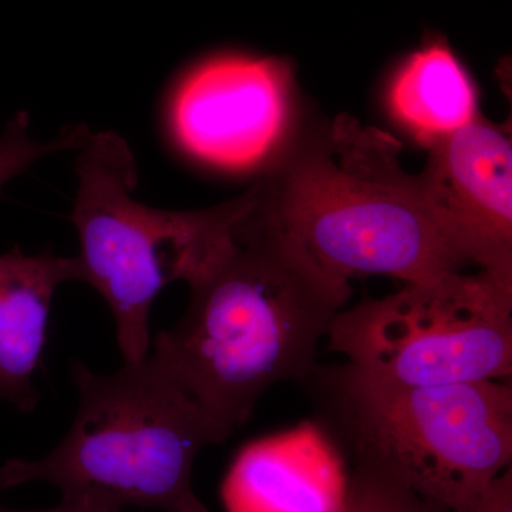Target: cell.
<instances>
[{"instance_id":"obj_9","label":"cell","mask_w":512,"mask_h":512,"mask_svg":"<svg viewBox=\"0 0 512 512\" xmlns=\"http://www.w3.org/2000/svg\"><path fill=\"white\" fill-rule=\"evenodd\" d=\"M336 453L315 426L245 448L225 484L229 512H338Z\"/></svg>"},{"instance_id":"obj_4","label":"cell","mask_w":512,"mask_h":512,"mask_svg":"<svg viewBox=\"0 0 512 512\" xmlns=\"http://www.w3.org/2000/svg\"><path fill=\"white\" fill-rule=\"evenodd\" d=\"M72 373L80 396L72 429L46 457L6 461L0 488L43 481L62 497L120 510L210 512L192 487V468L231 431L151 355L110 376L79 362Z\"/></svg>"},{"instance_id":"obj_15","label":"cell","mask_w":512,"mask_h":512,"mask_svg":"<svg viewBox=\"0 0 512 512\" xmlns=\"http://www.w3.org/2000/svg\"><path fill=\"white\" fill-rule=\"evenodd\" d=\"M0 512H121L120 508L97 503V501L86 500V498L62 497V501L56 507L40 511H18L10 510L0 504Z\"/></svg>"},{"instance_id":"obj_3","label":"cell","mask_w":512,"mask_h":512,"mask_svg":"<svg viewBox=\"0 0 512 512\" xmlns=\"http://www.w3.org/2000/svg\"><path fill=\"white\" fill-rule=\"evenodd\" d=\"M326 443L454 510L511 467L512 387L476 382L406 386L345 363L303 380Z\"/></svg>"},{"instance_id":"obj_10","label":"cell","mask_w":512,"mask_h":512,"mask_svg":"<svg viewBox=\"0 0 512 512\" xmlns=\"http://www.w3.org/2000/svg\"><path fill=\"white\" fill-rule=\"evenodd\" d=\"M82 282L76 256L19 249L0 254V402L23 413L33 412L39 393L33 376L45 348L50 308L57 289Z\"/></svg>"},{"instance_id":"obj_11","label":"cell","mask_w":512,"mask_h":512,"mask_svg":"<svg viewBox=\"0 0 512 512\" xmlns=\"http://www.w3.org/2000/svg\"><path fill=\"white\" fill-rule=\"evenodd\" d=\"M392 113L429 148L477 119L476 90L444 40L434 39L397 70Z\"/></svg>"},{"instance_id":"obj_6","label":"cell","mask_w":512,"mask_h":512,"mask_svg":"<svg viewBox=\"0 0 512 512\" xmlns=\"http://www.w3.org/2000/svg\"><path fill=\"white\" fill-rule=\"evenodd\" d=\"M329 349L406 386L500 382L512 375V275L461 271L407 284L338 313Z\"/></svg>"},{"instance_id":"obj_8","label":"cell","mask_w":512,"mask_h":512,"mask_svg":"<svg viewBox=\"0 0 512 512\" xmlns=\"http://www.w3.org/2000/svg\"><path fill=\"white\" fill-rule=\"evenodd\" d=\"M417 175L431 214L466 264L512 275V147L483 117L429 147Z\"/></svg>"},{"instance_id":"obj_14","label":"cell","mask_w":512,"mask_h":512,"mask_svg":"<svg viewBox=\"0 0 512 512\" xmlns=\"http://www.w3.org/2000/svg\"><path fill=\"white\" fill-rule=\"evenodd\" d=\"M451 512H512V470L508 467L487 487Z\"/></svg>"},{"instance_id":"obj_5","label":"cell","mask_w":512,"mask_h":512,"mask_svg":"<svg viewBox=\"0 0 512 512\" xmlns=\"http://www.w3.org/2000/svg\"><path fill=\"white\" fill-rule=\"evenodd\" d=\"M79 151L72 221L82 282L109 305L124 362H141L150 355L157 296L208 271L232 241L252 190L205 210H157L134 198L137 164L123 137L92 133Z\"/></svg>"},{"instance_id":"obj_2","label":"cell","mask_w":512,"mask_h":512,"mask_svg":"<svg viewBox=\"0 0 512 512\" xmlns=\"http://www.w3.org/2000/svg\"><path fill=\"white\" fill-rule=\"evenodd\" d=\"M399 153L394 138L342 117L286 144L255 184L259 207L345 281L380 275L416 284L461 271L466 261Z\"/></svg>"},{"instance_id":"obj_13","label":"cell","mask_w":512,"mask_h":512,"mask_svg":"<svg viewBox=\"0 0 512 512\" xmlns=\"http://www.w3.org/2000/svg\"><path fill=\"white\" fill-rule=\"evenodd\" d=\"M338 512H451L424 500L392 478L365 467L353 468Z\"/></svg>"},{"instance_id":"obj_1","label":"cell","mask_w":512,"mask_h":512,"mask_svg":"<svg viewBox=\"0 0 512 512\" xmlns=\"http://www.w3.org/2000/svg\"><path fill=\"white\" fill-rule=\"evenodd\" d=\"M251 190L232 241L190 286L183 318L157 333L150 353L231 433L269 387L311 375L320 340L352 293Z\"/></svg>"},{"instance_id":"obj_12","label":"cell","mask_w":512,"mask_h":512,"mask_svg":"<svg viewBox=\"0 0 512 512\" xmlns=\"http://www.w3.org/2000/svg\"><path fill=\"white\" fill-rule=\"evenodd\" d=\"M90 130L83 124L64 128L60 137L40 143L30 136L29 114L19 111L0 134V192L13 178L25 173L40 158L80 147L86 143Z\"/></svg>"},{"instance_id":"obj_7","label":"cell","mask_w":512,"mask_h":512,"mask_svg":"<svg viewBox=\"0 0 512 512\" xmlns=\"http://www.w3.org/2000/svg\"><path fill=\"white\" fill-rule=\"evenodd\" d=\"M291 120V64L239 53L210 57L191 69L168 109L177 146L228 171L274 161L288 144Z\"/></svg>"}]
</instances>
